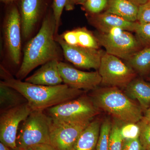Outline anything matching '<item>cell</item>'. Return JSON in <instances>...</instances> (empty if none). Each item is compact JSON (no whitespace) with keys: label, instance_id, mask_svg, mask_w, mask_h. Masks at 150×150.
<instances>
[{"label":"cell","instance_id":"6da1fadb","mask_svg":"<svg viewBox=\"0 0 150 150\" xmlns=\"http://www.w3.org/2000/svg\"><path fill=\"white\" fill-rule=\"evenodd\" d=\"M56 24L53 11L43 19L38 33L26 43L21 66L16 75L18 79L26 77L31 71L49 61L62 57V51L56 40Z\"/></svg>","mask_w":150,"mask_h":150},{"label":"cell","instance_id":"7a4b0ae2","mask_svg":"<svg viewBox=\"0 0 150 150\" xmlns=\"http://www.w3.org/2000/svg\"><path fill=\"white\" fill-rule=\"evenodd\" d=\"M3 82L15 89L26 98L33 111H43L55 105L77 98L84 91L75 89L67 85L55 86L38 85L15 79L1 67Z\"/></svg>","mask_w":150,"mask_h":150},{"label":"cell","instance_id":"3957f363","mask_svg":"<svg viewBox=\"0 0 150 150\" xmlns=\"http://www.w3.org/2000/svg\"><path fill=\"white\" fill-rule=\"evenodd\" d=\"M91 100L98 109L108 112L124 123H137L144 117L141 106L116 87L95 91Z\"/></svg>","mask_w":150,"mask_h":150},{"label":"cell","instance_id":"277c9868","mask_svg":"<svg viewBox=\"0 0 150 150\" xmlns=\"http://www.w3.org/2000/svg\"><path fill=\"white\" fill-rule=\"evenodd\" d=\"M51 120L43 111H32L21 126L17 136V148L25 150L41 144H50Z\"/></svg>","mask_w":150,"mask_h":150},{"label":"cell","instance_id":"5b68a950","mask_svg":"<svg viewBox=\"0 0 150 150\" xmlns=\"http://www.w3.org/2000/svg\"><path fill=\"white\" fill-rule=\"evenodd\" d=\"M53 119L70 123L91 121L98 113V108L91 99L81 96L46 109Z\"/></svg>","mask_w":150,"mask_h":150},{"label":"cell","instance_id":"8992f818","mask_svg":"<svg viewBox=\"0 0 150 150\" xmlns=\"http://www.w3.org/2000/svg\"><path fill=\"white\" fill-rule=\"evenodd\" d=\"M95 36L106 53L126 61L140 51L142 46L137 38L125 30L112 33L99 32Z\"/></svg>","mask_w":150,"mask_h":150},{"label":"cell","instance_id":"52a82bcc","mask_svg":"<svg viewBox=\"0 0 150 150\" xmlns=\"http://www.w3.org/2000/svg\"><path fill=\"white\" fill-rule=\"evenodd\" d=\"M98 72L101 83L112 87H126L134 79V69L127 66L118 57L103 52Z\"/></svg>","mask_w":150,"mask_h":150},{"label":"cell","instance_id":"ba28073f","mask_svg":"<svg viewBox=\"0 0 150 150\" xmlns=\"http://www.w3.org/2000/svg\"><path fill=\"white\" fill-rule=\"evenodd\" d=\"M3 34L9 58L15 65L19 64L21 56V23L18 7L14 4L6 13L3 23Z\"/></svg>","mask_w":150,"mask_h":150},{"label":"cell","instance_id":"9c48e42d","mask_svg":"<svg viewBox=\"0 0 150 150\" xmlns=\"http://www.w3.org/2000/svg\"><path fill=\"white\" fill-rule=\"evenodd\" d=\"M51 118L50 145L56 150H74L79 137L91 122L70 123Z\"/></svg>","mask_w":150,"mask_h":150},{"label":"cell","instance_id":"30bf717a","mask_svg":"<svg viewBox=\"0 0 150 150\" xmlns=\"http://www.w3.org/2000/svg\"><path fill=\"white\" fill-rule=\"evenodd\" d=\"M33 110L28 103L1 112L0 141L14 149L17 148L16 139L20 124Z\"/></svg>","mask_w":150,"mask_h":150},{"label":"cell","instance_id":"8fae6325","mask_svg":"<svg viewBox=\"0 0 150 150\" xmlns=\"http://www.w3.org/2000/svg\"><path fill=\"white\" fill-rule=\"evenodd\" d=\"M55 38L68 62L81 69H98L103 51L98 49L70 45L58 34H56Z\"/></svg>","mask_w":150,"mask_h":150},{"label":"cell","instance_id":"7c38bea8","mask_svg":"<svg viewBox=\"0 0 150 150\" xmlns=\"http://www.w3.org/2000/svg\"><path fill=\"white\" fill-rule=\"evenodd\" d=\"M59 69L63 83L71 88L92 90L101 83V78L98 71H84L61 61L59 62Z\"/></svg>","mask_w":150,"mask_h":150},{"label":"cell","instance_id":"4fadbf2b","mask_svg":"<svg viewBox=\"0 0 150 150\" xmlns=\"http://www.w3.org/2000/svg\"><path fill=\"white\" fill-rule=\"evenodd\" d=\"M44 0H20L22 37L27 40L32 35L43 14Z\"/></svg>","mask_w":150,"mask_h":150},{"label":"cell","instance_id":"5bb4252c","mask_svg":"<svg viewBox=\"0 0 150 150\" xmlns=\"http://www.w3.org/2000/svg\"><path fill=\"white\" fill-rule=\"evenodd\" d=\"M88 21L100 32L104 33H112L121 30L135 32L139 23V22L128 21L106 11L97 14H90Z\"/></svg>","mask_w":150,"mask_h":150},{"label":"cell","instance_id":"9a60e30c","mask_svg":"<svg viewBox=\"0 0 150 150\" xmlns=\"http://www.w3.org/2000/svg\"><path fill=\"white\" fill-rule=\"evenodd\" d=\"M60 61L54 60L45 63L25 82L33 84L46 86H55L63 83L59 69Z\"/></svg>","mask_w":150,"mask_h":150},{"label":"cell","instance_id":"2e32d148","mask_svg":"<svg viewBox=\"0 0 150 150\" xmlns=\"http://www.w3.org/2000/svg\"><path fill=\"white\" fill-rule=\"evenodd\" d=\"M126 88L127 95L137 99L143 110L150 107V84L141 79H134Z\"/></svg>","mask_w":150,"mask_h":150},{"label":"cell","instance_id":"e0dca14e","mask_svg":"<svg viewBox=\"0 0 150 150\" xmlns=\"http://www.w3.org/2000/svg\"><path fill=\"white\" fill-rule=\"evenodd\" d=\"M139 6L129 0H108L106 12L116 15L128 21H137Z\"/></svg>","mask_w":150,"mask_h":150},{"label":"cell","instance_id":"ac0fdd59","mask_svg":"<svg viewBox=\"0 0 150 150\" xmlns=\"http://www.w3.org/2000/svg\"><path fill=\"white\" fill-rule=\"evenodd\" d=\"M98 120L91 122L79 137L74 150H94L96 147L100 131Z\"/></svg>","mask_w":150,"mask_h":150},{"label":"cell","instance_id":"d6986e66","mask_svg":"<svg viewBox=\"0 0 150 150\" xmlns=\"http://www.w3.org/2000/svg\"><path fill=\"white\" fill-rule=\"evenodd\" d=\"M28 103L27 100L15 89L0 82V111L1 112Z\"/></svg>","mask_w":150,"mask_h":150},{"label":"cell","instance_id":"ffe728a7","mask_svg":"<svg viewBox=\"0 0 150 150\" xmlns=\"http://www.w3.org/2000/svg\"><path fill=\"white\" fill-rule=\"evenodd\" d=\"M129 67L145 74L150 71V46L140 50L127 61Z\"/></svg>","mask_w":150,"mask_h":150},{"label":"cell","instance_id":"44dd1931","mask_svg":"<svg viewBox=\"0 0 150 150\" xmlns=\"http://www.w3.org/2000/svg\"><path fill=\"white\" fill-rule=\"evenodd\" d=\"M76 4L77 0H53L52 11L56 21L57 33L60 26L63 10L65 8L66 10L68 11L73 10Z\"/></svg>","mask_w":150,"mask_h":150},{"label":"cell","instance_id":"7402d4cb","mask_svg":"<svg viewBox=\"0 0 150 150\" xmlns=\"http://www.w3.org/2000/svg\"><path fill=\"white\" fill-rule=\"evenodd\" d=\"M75 30L77 37L78 46L95 49L99 48L100 45L96 36L86 28H79Z\"/></svg>","mask_w":150,"mask_h":150},{"label":"cell","instance_id":"603a6c76","mask_svg":"<svg viewBox=\"0 0 150 150\" xmlns=\"http://www.w3.org/2000/svg\"><path fill=\"white\" fill-rule=\"evenodd\" d=\"M112 124L110 120L106 119L100 126L98 141L95 150H108L109 137Z\"/></svg>","mask_w":150,"mask_h":150},{"label":"cell","instance_id":"cb8c5ba5","mask_svg":"<svg viewBox=\"0 0 150 150\" xmlns=\"http://www.w3.org/2000/svg\"><path fill=\"white\" fill-rule=\"evenodd\" d=\"M120 126L117 123L112 125L109 137L108 150H122L123 139L120 131Z\"/></svg>","mask_w":150,"mask_h":150},{"label":"cell","instance_id":"d4e9b609","mask_svg":"<svg viewBox=\"0 0 150 150\" xmlns=\"http://www.w3.org/2000/svg\"><path fill=\"white\" fill-rule=\"evenodd\" d=\"M120 133L123 140L139 138L140 128L138 123H125L120 127Z\"/></svg>","mask_w":150,"mask_h":150},{"label":"cell","instance_id":"484cf974","mask_svg":"<svg viewBox=\"0 0 150 150\" xmlns=\"http://www.w3.org/2000/svg\"><path fill=\"white\" fill-rule=\"evenodd\" d=\"M108 0H87L83 6L85 11L89 14H97L106 9Z\"/></svg>","mask_w":150,"mask_h":150},{"label":"cell","instance_id":"4316f807","mask_svg":"<svg viewBox=\"0 0 150 150\" xmlns=\"http://www.w3.org/2000/svg\"><path fill=\"white\" fill-rule=\"evenodd\" d=\"M138 123L140 128V142L147 150L150 148V121L144 117Z\"/></svg>","mask_w":150,"mask_h":150},{"label":"cell","instance_id":"83f0119b","mask_svg":"<svg viewBox=\"0 0 150 150\" xmlns=\"http://www.w3.org/2000/svg\"><path fill=\"white\" fill-rule=\"evenodd\" d=\"M135 32L141 45L150 46V23H139Z\"/></svg>","mask_w":150,"mask_h":150},{"label":"cell","instance_id":"f1b7e54d","mask_svg":"<svg viewBox=\"0 0 150 150\" xmlns=\"http://www.w3.org/2000/svg\"><path fill=\"white\" fill-rule=\"evenodd\" d=\"M137 21L140 23H150V0L139 6Z\"/></svg>","mask_w":150,"mask_h":150},{"label":"cell","instance_id":"f546056e","mask_svg":"<svg viewBox=\"0 0 150 150\" xmlns=\"http://www.w3.org/2000/svg\"><path fill=\"white\" fill-rule=\"evenodd\" d=\"M122 150H146L142 145L139 138L123 140Z\"/></svg>","mask_w":150,"mask_h":150},{"label":"cell","instance_id":"4dcf8cb0","mask_svg":"<svg viewBox=\"0 0 150 150\" xmlns=\"http://www.w3.org/2000/svg\"><path fill=\"white\" fill-rule=\"evenodd\" d=\"M61 36L65 42L72 46H78L77 37L75 30L64 33Z\"/></svg>","mask_w":150,"mask_h":150},{"label":"cell","instance_id":"1f68e13d","mask_svg":"<svg viewBox=\"0 0 150 150\" xmlns=\"http://www.w3.org/2000/svg\"><path fill=\"white\" fill-rule=\"evenodd\" d=\"M33 147L37 150H56L51 145L48 144H41Z\"/></svg>","mask_w":150,"mask_h":150},{"label":"cell","instance_id":"d6a6232c","mask_svg":"<svg viewBox=\"0 0 150 150\" xmlns=\"http://www.w3.org/2000/svg\"><path fill=\"white\" fill-rule=\"evenodd\" d=\"M129 1L136 5L139 6H140L148 2L150 0H129Z\"/></svg>","mask_w":150,"mask_h":150},{"label":"cell","instance_id":"836d02e7","mask_svg":"<svg viewBox=\"0 0 150 150\" xmlns=\"http://www.w3.org/2000/svg\"><path fill=\"white\" fill-rule=\"evenodd\" d=\"M144 118H146V119L148 121H150V107L146 110L145 112V116Z\"/></svg>","mask_w":150,"mask_h":150},{"label":"cell","instance_id":"e575fe53","mask_svg":"<svg viewBox=\"0 0 150 150\" xmlns=\"http://www.w3.org/2000/svg\"><path fill=\"white\" fill-rule=\"evenodd\" d=\"M0 150H12V149L1 142L0 143Z\"/></svg>","mask_w":150,"mask_h":150},{"label":"cell","instance_id":"d590c367","mask_svg":"<svg viewBox=\"0 0 150 150\" xmlns=\"http://www.w3.org/2000/svg\"><path fill=\"white\" fill-rule=\"evenodd\" d=\"M15 1V0H1V1L4 3V4H11Z\"/></svg>","mask_w":150,"mask_h":150},{"label":"cell","instance_id":"8d00e7d4","mask_svg":"<svg viewBox=\"0 0 150 150\" xmlns=\"http://www.w3.org/2000/svg\"><path fill=\"white\" fill-rule=\"evenodd\" d=\"M87 1V0H77V4L83 5L84 3H85Z\"/></svg>","mask_w":150,"mask_h":150},{"label":"cell","instance_id":"74e56055","mask_svg":"<svg viewBox=\"0 0 150 150\" xmlns=\"http://www.w3.org/2000/svg\"><path fill=\"white\" fill-rule=\"evenodd\" d=\"M25 150H37L35 149L34 147H31L28 148L27 149Z\"/></svg>","mask_w":150,"mask_h":150},{"label":"cell","instance_id":"f35d334b","mask_svg":"<svg viewBox=\"0 0 150 150\" xmlns=\"http://www.w3.org/2000/svg\"><path fill=\"white\" fill-rule=\"evenodd\" d=\"M12 150H22L20 149H18V148H17L16 149H12Z\"/></svg>","mask_w":150,"mask_h":150},{"label":"cell","instance_id":"ab89813d","mask_svg":"<svg viewBox=\"0 0 150 150\" xmlns=\"http://www.w3.org/2000/svg\"><path fill=\"white\" fill-rule=\"evenodd\" d=\"M146 150H150V148H149V149H148Z\"/></svg>","mask_w":150,"mask_h":150}]
</instances>
